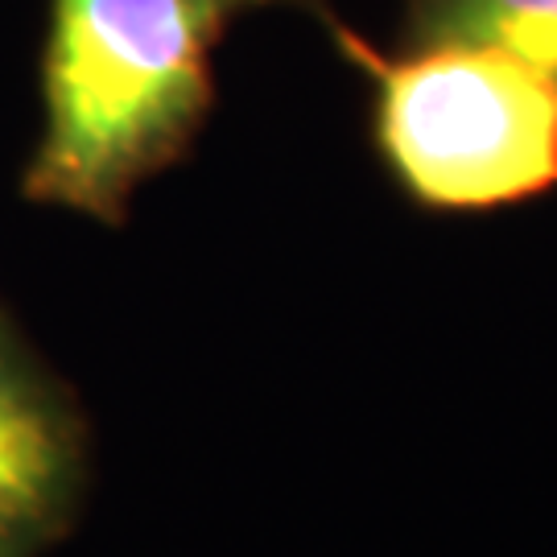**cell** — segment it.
Here are the masks:
<instances>
[{"instance_id":"2","label":"cell","mask_w":557,"mask_h":557,"mask_svg":"<svg viewBox=\"0 0 557 557\" xmlns=\"http://www.w3.org/2000/svg\"><path fill=\"white\" fill-rule=\"evenodd\" d=\"M343 59L372 83L388 174L430 211H499L557 190V83L487 41H405L384 54L322 4Z\"/></svg>"},{"instance_id":"4","label":"cell","mask_w":557,"mask_h":557,"mask_svg":"<svg viewBox=\"0 0 557 557\" xmlns=\"http://www.w3.org/2000/svg\"><path fill=\"white\" fill-rule=\"evenodd\" d=\"M405 41H487L557 83V0H409Z\"/></svg>"},{"instance_id":"1","label":"cell","mask_w":557,"mask_h":557,"mask_svg":"<svg viewBox=\"0 0 557 557\" xmlns=\"http://www.w3.org/2000/svg\"><path fill=\"white\" fill-rule=\"evenodd\" d=\"M326 0H50L41 133L21 195L120 227L215 108V50L239 17Z\"/></svg>"},{"instance_id":"3","label":"cell","mask_w":557,"mask_h":557,"mask_svg":"<svg viewBox=\"0 0 557 557\" xmlns=\"http://www.w3.org/2000/svg\"><path fill=\"white\" fill-rule=\"evenodd\" d=\"M87 430L62 380L0 306V557H38L71 529Z\"/></svg>"}]
</instances>
